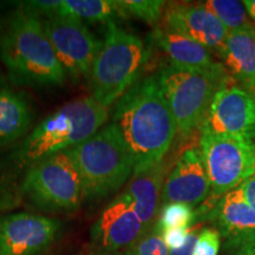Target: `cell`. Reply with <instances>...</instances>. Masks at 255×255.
<instances>
[{"mask_svg": "<svg viewBox=\"0 0 255 255\" xmlns=\"http://www.w3.org/2000/svg\"><path fill=\"white\" fill-rule=\"evenodd\" d=\"M33 115L26 98L7 87H0V145H8L26 135Z\"/></svg>", "mask_w": 255, "mask_h": 255, "instance_id": "obj_19", "label": "cell"}, {"mask_svg": "<svg viewBox=\"0 0 255 255\" xmlns=\"http://www.w3.org/2000/svg\"><path fill=\"white\" fill-rule=\"evenodd\" d=\"M62 222L30 213H0V255H44L55 244Z\"/></svg>", "mask_w": 255, "mask_h": 255, "instance_id": "obj_10", "label": "cell"}, {"mask_svg": "<svg viewBox=\"0 0 255 255\" xmlns=\"http://www.w3.org/2000/svg\"><path fill=\"white\" fill-rule=\"evenodd\" d=\"M189 231V228H173L162 233V238L168 250L173 251L182 247L186 244Z\"/></svg>", "mask_w": 255, "mask_h": 255, "instance_id": "obj_26", "label": "cell"}, {"mask_svg": "<svg viewBox=\"0 0 255 255\" xmlns=\"http://www.w3.org/2000/svg\"><path fill=\"white\" fill-rule=\"evenodd\" d=\"M124 255H169V250L162 234L154 226L139 240L128 247Z\"/></svg>", "mask_w": 255, "mask_h": 255, "instance_id": "obj_24", "label": "cell"}, {"mask_svg": "<svg viewBox=\"0 0 255 255\" xmlns=\"http://www.w3.org/2000/svg\"><path fill=\"white\" fill-rule=\"evenodd\" d=\"M212 191L200 149L182 152L164 181L162 205L184 203L190 207L203 202Z\"/></svg>", "mask_w": 255, "mask_h": 255, "instance_id": "obj_15", "label": "cell"}, {"mask_svg": "<svg viewBox=\"0 0 255 255\" xmlns=\"http://www.w3.org/2000/svg\"><path fill=\"white\" fill-rule=\"evenodd\" d=\"M207 8L221 21L229 32L252 26L246 6L244 1L237 0H208L205 4Z\"/></svg>", "mask_w": 255, "mask_h": 255, "instance_id": "obj_21", "label": "cell"}, {"mask_svg": "<svg viewBox=\"0 0 255 255\" xmlns=\"http://www.w3.org/2000/svg\"><path fill=\"white\" fill-rule=\"evenodd\" d=\"M96 255H113V254H109V253H101V254H96Z\"/></svg>", "mask_w": 255, "mask_h": 255, "instance_id": "obj_30", "label": "cell"}, {"mask_svg": "<svg viewBox=\"0 0 255 255\" xmlns=\"http://www.w3.org/2000/svg\"><path fill=\"white\" fill-rule=\"evenodd\" d=\"M20 197L46 212H72L84 200L83 181L71 149L41 159L25 175Z\"/></svg>", "mask_w": 255, "mask_h": 255, "instance_id": "obj_7", "label": "cell"}, {"mask_svg": "<svg viewBox=\"0 0 255 255\" xmlns=\"http://www.w3.org/2000/svg\"><path fill=\"white\" fill-rule=\"evenodd\" d=\"M225 69L242 88L255 94V26L232 31L226 39Z\"/></svg>", "mask_w": 255, "mask_h": 255, "instance_id": "obj_17", "label": "cell"}, {"mask_svg": "<svg viewBox=\"0 0 255 255\" xmlns=\"http://www.w3.org/2000/svg\"><path fill=\"white\" fill-rule=\"evenodd\" d=\"M0 62H1V60H0Z\"/></svg>", "mask_w": 255, "mask_h": 255, "instance_id": "obj_31", "label": "cell"}, {"mask_svg": "<svg viewBox=\"0 0 255 255\" xmlns=\"http://www.w3.org/2000/svg\"><path fill=\"white\" fill-rule=\"evenodd\" d=\"M121 18L133 17L149 24L157 23L163 13L162 0H116Z\"/></svg>", "mask_w": 255, "mask_h": 255, "instance_id": "obj_23", "label": "cell"}, {"mask_svg": "<svg viewBox=\"0 0 255 255\" xmlns=\"http://www.w3.org/2000/svg\"><path fill=\"white\" fill-rule=\"evenodd\" d=\"M164 162L137 175H132L124 191L131 196L136 213L145 231L155 226L158 219L159 203L164 186Z\"/></svg>", "mask_w": 255, "mask_h": 255, "instance_id": "obj_16", "label": "cell"}, {"mask_svg": "<svg viewBox=\"0 0 255 255\" xmlns=\"http://www.w3.org/2000/svg\"><path fill=\"white\" fill-rule=\"evenodd\" d=\"M157 78L181 137H189L201 129L216 92L231 84L232 79L220 63L212 69L168 64L158 72Z\"/></svg>", "mask_w": 255, "mask_h": 255, "instance_id": "obj_5", "label": "cell"}, {"mask_svg": "<svg viewBox=\"0 0 255 255\" xmlns=\"http://www.w3.org/2000/svg\"><path fill=\"white\" fill-rule=\"evenodd\" d=\"M220 232L214 228H205L200 232L194 255H218L220 250Z\"/></svg>", "mask_w": 255, "mask_h": 255, "instance_id": "obj_25", "label": "cell"}, {"mask_svg": "<svg viewBox=\"0 0 255 255\" xmlns=\"http://www.w3.org/2000/svg\"><path fill=\"white\" fill-rule=\"evenodd\" d=\"M71 151L82 176L84 200L109 196L133 175L131 152L114 123L105 124Z\"/></svg>", "mask_w": 255, "mask_h": 255, "instance_id": "obj_6", "label": "cell"}, {"mask_svg": "<svg viewBox=\"0 0 255 255\" xmlns=\"http://www.w3.org/2000/svg\"><path fill=\"white\" fill-rule=\"evenodd\" d=\"M200 235V228L194 227L189 231L188 238L186 240V244L182 247L178 248V250L169 251V255H194L195 253V247L199 240Z\"/></svg>", "mask_w": 255, "mask_h": 255, "instance_id": "obj_27", "label": "cell"}, {"mask_svg": "<svg viewBox=\"0 0 255 255\" xmlns=\"http://www.w3.org/2000/svg\"><path fill=\"white\" fill-rule=\"evenodd\" d=\"M200 131L255 139V94L227 84L216 92Z\"/></svg>", "mask_w": 255, "mask_h": 255, "instance_id": "obj_11", "label": "cell"}, {"mask_svg": "<svg viewBox=\"0 0 255 255\" xmlns=\"http://www.w3.org/2000/svg\"><path fill=\"white\" fill-rule=\"evenodd\" d=\"M195 218L196 213L193 207L184 203H168L162 206L155 227L161 234L168 229L190 228L195 222Z\"/></svg>", "mask_w": 255, "mask_h": 255, "instance_id": "obj_22", "label": "cell"}, {"mask_svg": "<svg viewBox=\"0 0 255 255\" xmlns=\"http://www.w3.org/2000/svg\"><path fill=\"white\" fill-rule=\"evenodd\" d=\"M200 152L213 196L220 199L255 174V142L201 131Z\"/></svg>", "mask_w": 255, "mask_h": 255, "instance_id": "obj_8", "label": "cell"}, {"mask_svg": "<svg viewBox=\"0 0 255 255\" xmlns=\"http://www.w3.org/2000/svg\"><path fill=\"white\" fill-rule=\"evenodd\" d=\"M146 233L129 194L122 191L103 209L92 226V242L104 253L128 248Z\"/></svg>", "mask_w": 255, "mask_h": 255, "instance_id": "obj_12", "label": "cell"}, {"mask_svg": "<svg viewBox=\"0 0 255 255\" xmlns=\"http://www.w3.org/2000/svg\"><path fill=\"white\" fill-rule=\"evenodd\" d=\"M56 13L105 24L121 18L116 0H60Z\"/></svg>", "mask_w": 255, "mask_h": 255, "instance_id": "obj_20", "label": "cell"}, {"mask_svg": "<svg viewBox=\"0 0 255 255\" xmlns=\"http://www.w3.org/2000/svg\"><path fill=\"white\" fill-rule=\"evenodd\" d=\"M144 41L115 21L107 24L102 47L89 76L91 97L109 108L138 81L148 60Z\"/></svg>", "mask_w": 255, "mask_h": 255, "instance_id": "obj_4", "label": "cell"}, {"mask_svg": "<svg viewBox=\"0 0 255 255\" xmlns=\"http://www.w3.org/2000/svg\"><path fill=\"white\" fill-rule=\"evenodd\" d=\"M231 255H255V212L241 188L229 191L214 202L210 212Z\"/></svg>", "mask_w": 255, "mask_h": 255, "instance_id": "obj_13", "label": "cell"}, {"mask_svg": "<svg viewBox=\"0 0 255 255\" xmlns=\"http://www.w3.org/2000/svg\"><path fill=\"white\" fill-rule=\"evenodd\" d=\"M116 126L133 158V175L163 162L177 133L157 75L138 79L115 103Z\"/></svg>", "mask_w": 255, "mask_h": 255, "instance_id": "obj_2", "label": "cell"}, {"mask_svg": "<svg viewBox=\"0 0 255 255\" xmlns=\"http://www.w3.org/2000/svg\"><path fill=\"white\" fill-rule=\"evenodd\" d=\"M41 19L57 58L68 76L88 79L103 41L77 18L56 13Z\"/></svg>", "mask_w": 255, "mask_h": 255, "instance_id": "obj_9", "label": "cell"}, {"mask_svg": "<svg viewBox=\"0 0 255 255\" xmlns=\"http://www.w3.org/2000/svg\"><path fill=\"white\" fill-rule=\"evenodd\" d=\"M151 39L167 55L173 65L212 69L218 64L213 60L212 52L208 49L165 26L156 27L151 33Z\"/></svg>", "mask_w": 255, "mask_h": 255, "instance_id": "obj_18", "label": "cell"}, {"mask_svg": "<svg viewBox=\"0 0 255 255\" xmlns=\"http://www.w3.org/2000/svg\"><path fill=\"white\" fill-rule=\"evenodd\" d=\"M244 4L246 6L248 14L255 21V0H246V1H244Z\"/></svg>", "mask_w": 255, "mask_h": 255, "instance_id": "obj_29", "label": "cell"}, {"mask_svg": "<svg viewBox=\"0 0 255 255\" xmlns=\"http://www.w3.org/2000/svg\"><path fill=\"white\" fill-rule=\"evenodd\" d=\"M240 188L245 197H246L247 202L250 203L252 209L255 212V174L248 178L247 181H245Z\"/></svg>", "mask_w": 255, "mask_h": 255, "instance_id": "obj_28", "label": "cell"}, {"mask_svg": "<svg viewBox=\"0 0 255 255\" xmlns=\"http://www.w3.org/2000/svg\"><path fill=\"white\" fill-rule=\"evenodd\" d=\"M0 60L19 85L58 87L68 78L51 45L43 19L25 5L12 12L0 27Z\"/></svg>", "mask_w": 255, "mask_h": 255, "instance_id": "obj_3", "label": "cell"}, {"mask_svg": "<svg viewBox=\"0 0 255 255\" xmlns=\"http://www.w3.org/2000/svg\"><path fill=\"white\" fill-rule=\"evenodd\" d=\"M109 120V108L91 97L64 104L27 133L14 149L0 158V212L20 201L25 175L41 159L87 141Z\"/></svg>", "mask_w": 255, "mask_h": 255, "instance_id": "obj_1", "label": "cell"}, {"mask_svg": "<svg viewBox=\"0 0 255 255\" xmlns=\"http://www.w3.org/2000/svg\"><path fill=\"white\" fill-rule=\"evenodd\" d=\"M164 26L223 57L229 31L205 5L171 6L164 14Z\"/></svg>", "mask_w": 255, "mask_h": 255, "instance_id": "obj_14", "label": "cell"}]
</instances>
